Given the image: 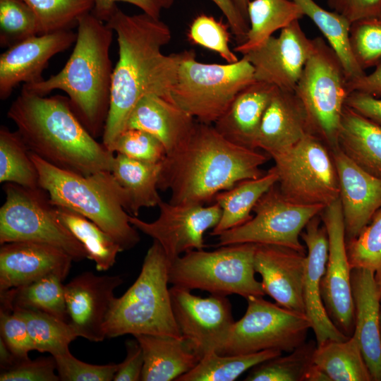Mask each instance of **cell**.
<instances>
[{"mask_svg": "<svg viewBox=\"0 0 381 381\" xmlns=\"http://www.w3.org/2000/svg\"><path fill=\"white\" fill-rule=\"evenodd\" d=\"M380 334H381V308H380Z\"/></svg>", "mask_w": 381, "mask_h": 381, "instance_id": "cell-59", "label": "cell"}, {"mask_svg": "<svg viewBox=\"0 0 381 381\" xmlns=\"http://www.w3.org/2000/svg\"><path fill=\"white\" fill-rule=\"evenodd\" d=\"M126 358L123 362L119 363V368L113 380H141L144 365L143 349L136 339L126 341Z\"/></svg>", "mask_w": 381, "mask_h": 381, "instance_id": "cell-52", "label": "cell"}, {"mask_svg": "<svg viewBox=\"0 0 381 381\" xmlns=\"http://www.w3.org/2000/svg\"><path fill=\"white\" fill-rule=\"evenodd\" d=\"M346 251L351 269L373 272L381 289V210L356 238L346 242Z\"/></svg>", "mask_w": 381, "mask_h": 381, "instance_id": "cell-42", "label": "cell"}, {"mask_svg": "<svg viewBox=\"0 0 381 381\" xmlns=\"http://www.w3.org/2000/svg\"><path fill=\"white\" fill-rule=\"evenodd\" d=\"M351 52L364 71L381 60V16L351 23L349 34Z\"/></svg>", "mask_w": 381, "mask_h": 381, "instance_id": "cell-44", "label": "cell"}, {"mask_svg": "<svg viewBox=\"0 0 381 381\" xmlns=\"http://www.w3.org/2000/svg\"><path fill=\"white\" fill-rule=\"evenodd\" d=\"M306 256L290 248L267 244H257L254 256L255 270L262 277L265 294L280 306L304 313Z\"/></svg>", "mask_w": 381, "mask_h": 381, "instance_id": "cell-23", "label": "cell"}, {"mask_svg": "<svg viewBox=\"0 0 381 381\" xmlns=\"http://www.w3.org/2000/svg\"><path fill=\"white\" fill-rule=\"evenodd\" d=\"M120 275H97L85 272L64 285L69 323L78 337L98 342L106 339L104 324L115 298Z\"/></svg>", "mask_w": 381, "mask_h": 381, "instance_id": "cell-18", "label": "cell"}, {"mask_svg": "<svg viewBox=\"0 0 381 381\" xmlns=\"http://www.w3.org/2000/svg\"><path fill=\"white\" fill-rule=\"evenodd\" d=\"M34 11L39 23V35L70 30L79 18L90 13L93 0H23Z\"/></svg>", "mask_w": 381, "mask_h": 381, "instance_id": "cell-41", "label": "cell"}, {"mask_svg": "<svg viewBox=\"0 0 381 381\" xmlns=\"http://www.w3.org/2000/svg\"><path fill=\"white\" fill-rule=\"evenodd\" d=\"M317 343L304 342L288 356H277L251 368L246 381H303L309 368L313 364Z\"/></svg>", "mask_w": 381, "mask_h": 381, "instance_id": "cell-40", "label": "cell"}, {"mask_svg": "<svg viewBox=\"0 0 381 381\" xmlns=\"http://www.w3.org/2000/svg\"><path fill=\"white\" fill-rule=\"evenodd\" d=\"M324 208L288 200L276 183L258 201L252 218L219 234L216 246L252 243L281 246L306 253V248L299 240L301 234L308 222Z\"/></svg>", "mask_w": 381, "mask_h": 381, "instance_id": "cell-13", "label": "cell"}, {"mask_svg": "<svg viewBox=\"0 0 381 381\" xmlns=\"http://www.w3.org/2000/svg\"><path fill=\"white\" fill-rule=\"evenodd\" d=\"M256 246L244 243L219 246L212 251L189 250L170 263L169 282L211 295L237 294L246 299L263 296L261 282L255 277Z\"/></svg>", "mask_w": 381, "mask_h": 381, "instance_id": "cell-7", "label": "cell"}, {"mask_svg": "<svg viewBox=\"0 0 381 381\" xmlns=\"http://www.w3.org/2000/svg\"><path fill=\"white\" fill-rule=\"evenodd\" d=\"M169 265L162 246L154 240L138 278L111 304L104 324L106 338L153 334L183 339L168 288Z\"/></svg>", "mask_w": 381, "mask_h": 381, "instance_id": "cell-6", "label": "cell"}, {"mask_svg": "<svg viewBox=\"0 0 381 381\" xmlns=\"http://www.w3.org/2000/svg\"><path fill=\"white\" fill-rule=\"evenodd\" d=\"M313 363L329 377L330 381L372 380L354 334L344 341L331 340L317 346Z\"/></svg>", "mask_w": 381, "mask_h": 381, "instance_id": "cell-34", "label": "cell"}, {"mask_svg": "<svg viewBox=\"0 0 381 381\" xmlns=\"http://www.w3.org/2000/svg\"><path fill=\"white\" fill-rule=\"evenodd\" d=\"M77 38L70 30L37 35L9 47L0 56V99L5 100L20 83H38L49 60L68 49Z\"/></svg>", "mask_w": 381, "mask_h": 381, "instance_id": "cell-20", "label": "cell"}, {"mask_svg": "<svg viewBox=\"0 0 381 381\" xmlns=\"http://www.w3.org/2000/svg\"><path fill=\"white\" fill-rule=\"evenodd\" d=\"M282 353L275 349L236 355L212 352L204 356L192 370L176 381H233L255 365Z\"/></svg>", "mask_w": 381, "mask_h": 381, "instance_id": "cell-37", "label": "cell"}, {"mask_svg": "<svg viewBox=\"0 0 381 381\" xmlns=\"http://www.w3.org/2000/svg\"><path fill=\"white\" fill-rule=\"evenodd\" d=\"M54 358L62 381H111L119 368V363L95 365L81 361L71 352Z\"/></svg>", "mask_w": 381, "mask_h": 381, "instance_id": "cell-47", "label": "cell"}, {"mask_svg": "<svg viewBox=\"0 0 381 381\" xmlns=\"http://www.w3.org/2000/svg\"><path fill=\"white\" fill-rule=\"evenodd\" d=\"M169 292L176 324L190 349L200 359L212 352L220 354L235 322L226 296L202 298L177 286Z\"/></svg>", "mask_w": 381, "mask_h": 381, "instance_id": "cell-14", "label": "cell"}, {"mask_svg": "<svg viewBox=\"0 0 381 381\" xmlns=\"http://www.w3.org/2000/svg\"><path fill=\"white\" fill-rule=\"evenodd\" d=\"M38 20L23 0H0V44L8 48L39 35Z\"/></svg>", "mask_w": 381, "mask_h": 381, "instance_id": "cell-43", "label": "cell"}, {"mask_svg": "<svg viewBox=\"0 0 381 381\" xmlns=\"http://www.w3.org/2000/svg\"><path fill=\"white\" fill-rule=\"evenodd\" d=\"M380 302H381V297H380Z\"/></svg>", "mask_w": 381, "mask_h": 381, "instance_id": "cell-60", "label": "cell"}, {"mask_svg": "<svg viewBox=\"0 0 381 381\" xmlns=\"http://www.w3.org/2000/svg\"><path fill=\"white\" fill-rule=\"evenodd\" d=\"M220 9L227 20L238 44L244 42L249 30V22L243 16L233 0H211Z\"/></svg>", "mask_w": 381, "mask_h": 381, "instance_id": "cell-54", "label": "cell"}, {"mask_svg": "<svg viewBox=\"0 0 381 381\" xmlns=\"http://www.w3.org/2000/svg\"><path fill=\"white\" fill-rule=\"evenodd\" d=\"M94 7L91 13L99 20L106 23L118 8L116 2L123 1L140 8L143 13L159 18L163 10L172 6L174 0H93Z\"/></svg>", "mask_w": 381, "mask_h": 381, "instance_id": "cell-50", "label": "cell"}, {"mask_svg": "<svg viewBox=\"0 0 381 381\" xmlns=\"http://www.w3.org/2000/svg\"><path fill=\"white\" fill-rule=\"evenodd\" d=\"M54 358L18 360L12 366L3 370L0 381H59Z\"/></svg>", "mask_w": 381, "mask_h": 381, "instance_id": "cell-49", "label": "cell"}, {"mask_svg": "<svg viewBox=\"0 0 381 381\" xmlns=\"http://www.w3.org/2000/svg\"><path fill=\"white\" fill-rule=\"evenodd\" d=\"M158 207L159 214L154 222H145L131 214L128 219L137 229L160 244L170 263L189 250H202L204 234L217 226L222 215V209L216 202L204 206L162 200Z\"/></svg>", "mask_w": 381, "mask_h": 381, "instance_id": "cell-15", "label": "cell"}, {"mask_svg": "<svg viewBox=\"0 0 381 381\" xmlns=\"http://www.w3.org/2000/svg\"><path fill=\"white\" fill-rule=\"evenodd\" d=\"M338 147L353 162L381 179V126L345 106Z\"/></svg>", "mask_w": 381, "mask_h": 381, "instance_id": "cell-29", "label": "cell"}, {"mask_svg": "<svg viewBox=\"0 0 381 381\" xmlns=\"http://www.w3.org/2000/svg\"><path fill=\"white\" fill-rule=\"evenodd\" d=\"M64 280L48 275L29 284L0 292L1 308L37 310L69 322Z\"/></svg>", "mask_w": 381, "mask_h": 381, "instance_id": "cell-33", "label": "cell"}, {"mask_svg": "<svg viewBox=\"0 0 381 381\" xmlns=\"http://www.w3.org/2000/svg\"><path fill=\"white\" fill-rule=\"evenodd\" d=\"M270 157L278 174L277 185L288 200L325 207L339 199L332 152L319 138L308 133L292 147Z\"/></svg>", "mask_w": 381, "mask_h": 381, "instance_id": "cell-11", "label": "cell"}, {"mask_svg": "<svg viewBox=\"0 0 381 381\" xmlns=\"http://www.w3.org/2000/svg\"><path fill=\"white\" fill-rule=\"evenodd\" d=\"M134 337L143 353V381H176L200 360L183 339L153 334Z\"/></svg>", "mask_w": 381, "mask_h": 381, "instance_id": "cell-28", "label": "cell"}, {"mask_svg": "<svg viewBox=\"0 0 381 381\" xmlns=\"http://www.w3.org/2000/svg\"><path fill=\"white\" fill-rule=\"evenodd\" d=\"M375 67L371 73H365L362 77L349 80L347 82L349 92L359 91L375 97H381V60Z\"/></svg>", "mask_w": 381, "mask_h": 381, "instance_id": "cell-55", "label": "cell"}, {"mask_svg": "<svg viewBox=\"0 0 381 381\" xmlns=\"http://www.w3.org/2000/svg\"><path fill=\"white\" fill-rule=\"evenodd\" d=\"M313 49L294 92L304 109L309 133L332 150L337 138L346 99L348 79L334 49L320 37L313 39Z\"/></svg>", "mask_w": 381, "mask_h": 381, "instance_id": "cell-9", "label": "cell"}, {"mask_svg": "<svg viewBox=\"0 0 381 381\" xmlns=\"http://www.w3.org/2000/svg\"><path fill=\"white\" fill-rule=\"evenodd\" d=\"M6 200L0 208V243L33 241L67 253L74 262L87 258L83 244L59 218L57 207L41 186L5 183Z\"/></svg>", "mask_w": 381, "mask_h": 381, "instance_id": "cell-10", "label": "cell"}, {"mask_svg": "<svg viewBox=\"0 0 381 381\" xmlns=\"http://www.w3.org/2000/svg\"><path fill=\"white\" fill-rule=\"evenodd\" d=\"M0 182L29 188L40 186L30 152L18 133L5 126L0 128Z\"/></svg>", "mask_w": 381, "mask_h": 381, "instance_id": "cell-39", "label": "cell"}, {"mask_svg": "<svg viewBox=\"0 0 381 381\" xmlns=\"http://www.w3.org/2000/svg\"><path fill=\"white\" fill-rule=\"evenodd\" d=\"M303 381H330V379L313 363L308 370Z\"/></svg>", "mask_w": 381, "mask_h": 381, "instance_id": "cell-57", "label": "cell"}, {"mask_svg": "<svg viewBox=\"0 0 381 381\" xmlns=\"http://www.w3.org/2000/svg\"><path fill=\"white\" fill-rule=\"evenodd\" d=\"M308 133L306 114L294 91L277 88L262 116L256 149L270 157L292 147Z\"/></svg>", "mask_w": 381, "mask_h": 381, "instance_id": "cell-26", "label": "cell"}, {"mask_svg": "<svg viewBox=\"0 0 381 381\" xmlns=\"http://www.w3.org/2000/svg\"><path fill=\"white\" fill-rule=\"evenodd\" d=\"M277 88L255 80L242 89L213 123L216 131L237 145L258 150L255 143L260 122Z\"/></svg>", "mask_w": 381, "mask_h": 381, "instance_id": "cell-27", "label": "cell"}, {"mask_svg": "<svg viewBox=\"0 0 381 381\" xmlns=\"http://www.w3.org/2000/svg\"><path fill=\"white\" fill-rule=\"evenodd\" d=\"M346 106L381 126V98L368 93L353 91L346 99Z\"/></svg>", "mask_w": 381, "mask_h": 381, "instance_id": "cell-53", "label": "cell"}, {"mask_svg": "<svg viewBox=\"0 0 381 381\" xmlns=\"http://www.w3.org/2000/svg\"><path fill=\"white\" fill-rule=\"evenodd\" d=\"M73 261L64 250L49 244L33 241L4 243L0 248V292L48 275L64 280Z\"/></svg>", "mask_w": 381, "mask_h": 381, "instance_id": "cell-21", "label": "cell"}, {"mask_svg": "<svg viewBox=\"0 0 381 381\" xmlns=\"http://www.w3.org/2000/svg\"><path fill=\"white\" fill-rule=\"evenodd\" d=\"M246 301V311L234 322L220 354H246L269 349L290 353L306 341L311 329L306 313L272 303L262 296H250Z\"/></svg>", "mask_w": 381, "mask_h": 381, "instance_id": "cell-12", "label": "cell"}, {"mask_svg": "<svg viewBox=\"0 0 381 381\" xmlns=\"http://www.w3.org/2000/svg\"><path fill=\"white\" fill-rule=\"evenodd\" d=\"M313 49V39L295 20L282 29L277 37L271 36L243 56L253 66L255 80L294 91Z\"/></svg>", "mask_w": 381, "mask_h": 381, "instance_id": "cell-17", "label": "cell"}, {"mask_svg": "<svg viewBox=\"0 0 381 381\" xmlns=\"http://www.w3.org/2000/svg\"><path fill=\"white\" fill-rule=\"evenodd\" d=\"M307 254L303 278L305 313L319 346L327 341H344L350 337L340 331L329 318L321 294V282L328 259L329 243L325 226L318 214L301 234Z\"/></svg>", "mask_w": 381, "mask_h": 381, "instance_id": "cell-19", "label": "cell"}, {"mask_svg": "<svg viewBox=\"0 0 381 381\" xmlns=\"http://www.w3.org/2000/svg\"><path fill=\"white\" fill-rule=\"evenodd\" d=\"M250 1V0H233L239 11L248 21V6Z\"/></svg>", "mask_w": 381, "mask_h": 381, "instance_id": "cell-58", "label": "cell"}, {"mask_svg": "<svg viewBox=\"0 0 381 381\" xmlns=\"http://www.w3.org/2000/svg\"><path fill=\"white\" fill-rule=\"evenodd\" d=\"M302 10L318 28L327 43L339 58L346 78L352 80L363 76L365 73L354 59L349 40L351 23L344 17L320 6L314 0H291Z\"/></svg>", "mask_w": 381, "mask_h": 381, "instance_id": "cell-35", "label": "cell"}, {"mask_svg": "<svg viewBox=\"0 0 381 381\" xmlns=\"http://www.w3.org/2000/svg\"><path fill=\"white\" fill-rule=\"evenodd\" d=\"M7 116L29 151L47 163L84 176L111 171L114 152L86 129L68 97L41 96L22 89Z\"/></svg>", "mask_w": 381, "mask_h": 381, "instance_id": "cell-3", "label": "cell"}, {"mask_svg": "<svg viewBox=\"0 0 381 381\" xmlns=\"http://www.w3.org/2000/svg\"><path fill=\"white\" fill-rule=\"evenodd\" d=\"M267 157L197 121L188 140L161 162L158 188L170 191L172 204L204 205L240 181L262 176Z\"/></svg>", "mask_w": 381, "mask_h": 381, "instance_id": "cell-2", "label": "cell"}, {"mask_svg": "<svg viewBox=\"0 0 381 381\" xmlns=\"http://www.w3.org/2000/svg\"><path fill=\"white\" fill-rule=\"evenodd\" d=\"M1 338L18 359H28L35 346L24 320L13 310L0 311Z\"/></svg>", "mask_w": 381, "mask_h": 381, "instance_id": "cell-48", "label": "cell"}, {"mask_svg": "<svg viewBox=\"0 0 381 381\" xmlns=\"http://www.w3.org/2000/svg\"><path fill=\"white\" fill-rule=\"evenodd\" d=\"M18 359L13 355L6 343L0 339V363L3 370L12 366Z\"/></svg>", "mask_w": 381, "mask_h": 381, "instance_id": "cell-56", "label": "cell"}, {"mask_svg": "<svg viewBox=\"0 0 381 381\" xmlns=\"http://www.w3.org/2000/svg\"><path fill=\"white\" fill-rule=\"evenodd\" d=\"M331 152L337 173L347 242L356 238L381 210V179L361 168L339 147Z\"/></svg>", "mask_w": 381, "mask_h": 381, "instance_id": "cell-22", "label": "cell"}, {"mask_svg": "<svg viewBox=\"0 0 381 381\" xmlns=\"http://www.w3.org/2000/svg\"><path fill=\"white\" fill-rule=\"evenodd\" d=\"M351 282L354 306L353 334L358 341L372 380L381 381V289L374 273L366 269H352Z\"/></svg>", "mask_w": 381, "mask_h": 381, "instance_id": "cell-24", "label": "cell"}, {"mask_svg": "<svg viewBox=\"0 0 381 381\" xmlns=\"http://www.w3.org/2000/svg\"><path fill=\"white\" fill-rule=\"evenodd\" d=\"M304 16L291 0H252L248 6L249 30L243 42L234 49L243 55L262 44L272 34Z\"/></svg>", "mask_w": 381, "mask_h": 381, "instance_id": "cell-32", "label": "cell"}, {"mask_svg": "<svg viewBox=\"0 0 381 381\" xmlns=\"http://www.w3.org/2000/svg\"><path fill=\"white\" fill-rule=\"evenodd\" d=\"M183 51L171 99L198 121L212 124L236 95L255 81L254 68L245 58L226 64H206Z\"/></svg>", "mask_w": 381, "mask_h": 381, "instance_id": "cell-8", "label": "cell"}, {"mask_svg": "<svg viewBox=\"0 0 381 381\" xmlns=\"http://www.w3.org/2000/svg\"><path fill=\"white\" fill-rule=\"evenodd\" d=\"M113 32L91 12L83 15L78 20L73 50L64 68L48 79L23 84L22 89L41 96L64 91L90 133L102 136L111 102Z\"/></svg>", "mask_w": 381, "mask_h": 381, "instance_id": "cell-4", "label": "cell"}, {"mask_svg": "<svg viewBox=\"0 0 381 381\" xmlns=\"http://www.w3.org/2000/svg\"><path fill=\"white\" fill-rule=\"evenodd\" d=\"M11 310L25 322L35 350L53 357L70 352L69 344L78 337L69 322L47 313L22 308Z\"/></svg>", "mask_w": 381, "mask_h": 381, "instance_id": "cell-38", "label": "cell"}, {"mask_svg": "<svg viewBox=\"0 0 381 381\" xmlns=\"http://www.w3.org/2000/svg\"><path fill=\"white\" fill-rule=\"evenodd\" d=\"M161 163H149L116 153L111 174L124 192L128 213L138 217L140 209L158 206L162 200L158 193Z\"/></svg>", "mask_w": 381, "mask_h": 381, "instance_id": "cell-30", "label": "cell"}, {"mask_svg": "<svg viewBox=\"0 0 381 381\" xmlns=\"http://www.w3.org/2000/svg\"><path fill=\"white\" fill-rule=\"evenodd\" d=\"M329 243L328 259L321 282V294L327 312L348 337L354 332V306L351 273L346 251L345 227L339 198L320 214Z\"/></svg>", "mask_w": 381, "mask_h": 381, "instance_id": "cell-16", "label": "cell"}, {"mask_svg": "<svg viewBox=\"0 0 381 381\" xmlns=\"http://www.w3.org/2000/svg\"><path fill=\"white\" fill-rule=\"evenodd\" d=\"M106 23L116 33L119 44L102 134V143L112 152L140 99L151 95L171 99L183 52L169 55L162 52L171 39L170 28L159 18L145 13L128 15L117 8Z\"/></svg>", "mask_w": 381, "mask_h": 381, "instance_id": "cell-1", "label": "cell"}, {"mask_svg": "<svg viewBox=\"0 0 381 381\" xmlns=\"http://www.w3.org/2000/svg\"><path fill=\"white\" fill-rule=\"evenodd\" d=\"M138 161L161 163L166 157L162 143L152 135L139 129L126 128L116 138L112 149Z\"/></svg>", "mask_w": 381, "mask_h": 381, "instance_id": "cell-46", "label": "cell"}, {"mask_svg": "<svg viewBox=\"0 0 381 381\" xmlns=\"http://www.w3.org/2000/svg\"><path fill=\"white\" fill-rule=\"evenodd\" d=\"M60 219L83 244L87 259L95 262L98 271H105L116 262L120 245L91 220L69 208L56 206Z\"/></svg>", "mask_w": 381, "mask_h": 381, "instance_id": "cell-36", "label": "cell"}, {"mask_svg": "<svg viewBox=\"0 0 381 381\" xmlns=\"http://www.w3.org/2000/svg\"><path fill=\"white\" fill-rule=\"evenodd\" d=\"M37 169L40 186L52 202L83 215L108 233L123 250L140 242L137 229L129 222L127 198L111 172L88 176L61 169L30 152Z\"/></svg>", "mask_w": 381, "mask_h": 381, "instance_id": "cell-5", "label": "cell"}, {"mask_svg": "<svg viewBox=\"0 0 381 381\" xmlns=\"http://www.w3.org/2000/svg\"><path fill=\"white\" fill-rule=\"evenodd\" d=\"M330 9L350 23L381 16V0H326Z\"/></svg>", "mask_w": 381, "mask_h": 381, "instance_id": "cell-51", "label": "cell"}, {"mask_svg": "<svg viewBox=\"0 0 381 381\" xmlns=\"http://www.w3.org/2000/svg\"><path fill=\"white\" fill-rule=\"evenodd\" d=\"M277 181L278 174L273 167L259 178L240 181L232 188L218 193L213 201L221 207L222 215L210 235L217 236L250 219L258 201Z\"/></svg>", "mask_w": 381, "mask_h": 381, "instance_id": "cell-31", "label": "cell"}, {"mask_svg": "<svg viewBox=\"0 0 381 381\" xmlns=\"http://www.w3.org/2000/svg\"><path fill=\"white\" fill-rule=\"evenodd\" d=\"M229 28L222 20L202 13L191 22L187 37L190 43L217 53L227 63H234L239 59L230 49Z\"/></svg>", "mask_w": 381, "mask_h": 381, "instance_id": "cell-45", "label": "cell"}, {"mask_svg": "<svg viewBox=\"0 0 381 381\" xmlns=\"http://www.w3.org/2000/svg\"><path fill=\"white\" fill-rule=\"evenodd\" d=\"M196 121L171 99L151 95L136 104L126 129H139L152 135L162 143L169 155L188 140Z\"/></svg>", "mask_w": 381, "mask_h": 381, "instance_id": "cell-25", "label": "cell"}]
</instances>
